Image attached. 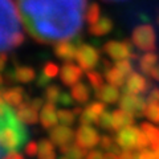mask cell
I'll list each match as a JSON object with an SVG mask.
<instances>
[{
    "instance_id": "obj_1",
    "label": "cell",
    "mask_w": 159,
    "mask_h": 159,
    "mask_svg": "<svg viewBox=\"0 0 159 159\" xmlns=\"http://www.w3.org/2000/svg\"><path fill=\"white\" fill-rule=\"evenodd\" d=\"M29 36L51 44L77 36L86 13V0H17Z\"/></svg>"
},
{
    "instance_id": "obj_2",
    "label": "cell",
    "mask_w": 159,
    "mask_h": 159,
    "mask_svg": "<svg viewBox=\"0 0 159 159\" xmlns=\"http://www.w3.org/2000/svg\"><path fill=\"white\" fill-rule=\"evenodd\" d=\"M28 130L6 101L0 103V157L4 159L11 152H17L25 145Z\"/></svg>"
},
{
    "instance_id": "obj_3",
    "label": "cell",
    "mask_w": 159,
    "mask_h": 159,
    "mask_svg": "<svg viewBox=\"0 0 159 159\" xmlns=\"http://www.w3.org/2000/svg\"><path fill=\"white\" fill-rule=\"evenodd\" d=\"M2 4V53H7L13 48L21 45L24 34L20 29V16L13 0H0Z\"/></svg>"
},
{
    "instance_id": "obj_4",
    "label": "cell",
    "mask_w": 159,
    "mask_h": 159,
    "mask_svg": "<svg viewBox=\"0 0 159 159\" xmlns=\"http://www.w3.org/2000/svg\"><path fill=\"white\" fill-rule=\"evenodd\" d=\"M131 39L134 45L145 52H152L155 49V31L150 24H142L134 28Z\"/></svg>"
},
{
    "instance_id": "obj_5",
    "label": "cell",
    "mask_w": 159,
    "mask_h": 159,
    "mask_svg": "<svg viewBox=\"0 0 159 159\" xmlns=\"http://www.w3.org/2000/svg\"><path fill=\"white\" fill-rule=\"evenodd\" d=\"M103 52L107 53L109 57H111L116 61L119 60H125V58H137V56L134 54V49H133V44L130 41H125L119 43V41H107L103 45Z\"/></svg>"
},
{
    "instance_id": "obj_6",
    "label": "cell",
    "mask_w": 159,
    "mask_h": 159,
    "mask_svg": "<svg viewBox=\"0 0 159 159\" xmlns=\"http://www.w3.org/2000/svg\"><path fill=\"white\" fill-rule=\"evenodd\" d=\"M76 60L80 64V66L82 68V70L90 72L93 68H96L99 61V52L89 44H81L78 47Z\"/></svg>"
},
{
    "instance_id": "obj_7",
    "label": "cell",
    "mask_w": 159,
    "mask_h": 159,
    "mask_svg": "<svg viewBox=\"0 0 159 159\" xmlns=\"http://www.w3.org/2000/svg\"><path fill=\"white\" fill-rule=\"evenodd\" d=\"M147 99H145L139 94H131V93H123L122 97L119 98V106L122 110L129 111L134 116H143L145 107L147 105Z\"/></svg>"
},
{
    "instance_id": "obj_8",
    "label": "cell",
    "mask_w": 159,
    "mask_h": 159,
    "mask_svg": "<svg viewBox=\"0 0 159 159\" xmlns=\"http://www.w3.org/2000/svg\"><path fill=\"white\" fill-rule=\"evenodd\" d=\"M81 45V40L77 37L76 40H64V41H58L54 44L53 47V53L56 54V57L64 61H73L77 57V51L78 47Z\"/></svg>"
},
{
    "instance_id": "obj_9",
    "label": "cell",
    "mask_w": 159,
    "mask_h": 159,
    "mask_svg": "<svg viewBox=\"0 0 159 159\" xmlns=\"http://www.w3.org/2000/svg\"><path fill=\"white\" fill-rule=\"evenodd\" d=\"M99 134L94 127L81 125L76 131V143L84 148H93L99 143Z\"/></svg>"
},
{
    "instance_id": "obj_10",
    "label": "cell",
    "mask_w": 159,
    "mask_h": 159,
    "mask_svg": "<svg viewBox=\"0 0 159 159\" xmlns=\"http://www.w3.org/2000/svg\"><path fill=\"white\" fill-rule=\"evenodd\" d=\"M152 84L150 81H146L145 77L138 73H131L127 77L126 84L123 86V93H131V94H141L147 92L151 88Z\"/></svg>"
},
{
    "instance_id": "obj_11",
    "label": "cell",
    "mask_w": 159,
    "mask_h": 159,
    "mask_svg": "<svg viewBox=\"0 0 159 159\" xmlns=\"http://www.w3.org/2000/svg\"><path fill=\"white\" fill-rule=\"evenodd\" d=\"M105 111V103L103 102H93L84 109L81 116H80V122L81 125H89L92 126L93 123H98L99 117Z\"/></svg>"
},
{
    "instance_id": "obj_12",
    "label": "cell",
    "mask_w": 159,
    "mask_h": 159,
    "mask_svg": "<svg viewBox=\"0 0 159 159\" xmlns=\"http://www.w3.org/2000/svg\"><path fill=\"white\" fill-rule=\"evenodd\" d=\"M82 77V68L74 65L72 61L64 64L61 70H60V78L64 85L66 86H73L81 80Z\"/></svg>"
},
{
    "instance_id": "obj_13",
    "label": "cell",
    "mask_w": 159,
    "mask_h": 159,
    "mask_svg": "<svg viewBox=\"0 0 159 159\" xmlns=\"http://www.w3.org/2000/svg\"><path fill=\"white\" fill-rule=\"evenodd\" d=\"M138 130L139 129L133 127V126L122 129V130H119L118 134H117L116 142L122 148H125V150H133V148H137Z\"/></svg>"
},
{
    "instance_id": "obj_14",
    "label": "cell",
    "mask_w": 159,
    "mask_h": 159,
    "mask_svg": "<svg viewBox=\"0 0 159 159\" xmlns=\"http://www.w3.org/2000/svg\"><path fill=\"white\" fill-rule=\"evenodd\" d=\"M76 137V134L69 126L65 125H60V126H54L51 131H49V138L54 145L58 146H64L68 143H72V141Z\"/></svg>"
},
{
    "instance_id": "obj_15",
    "label": "cell",
    "mask_w": 159,
    "mask_h": 159,
    "mask_svg": "<svg viewBox=\"0 0 159 159\" xmlns=\"http://www.w3.org/2000/svg\"><path fill=\"white\" fill-rule=\"evenodd\" d=\"M40 121L44 129H53L56 126L58 121L56 105L53 102H47L41 109V114H40Z\"/></svg>"
},
{
    "instance_id": "obj_16",
    "label": "cell",
    "mask_w": 159,
    "mask_h": 159,
    "mask_svg": "<svg viewBox=\"0 0 159 159\" xmlns=\"http://www.w3.org/2000/svg\"><path fill=\"white\" fill-rule=\"evenodd\" d=\"M2 98L6 101L11 107H19L23 103L24 99V90L20 86H12L9 89H3Z\"/></svg>"
},
{
    "instance_id": "obj_17",
    "label": "cell",
    "mask_w": 159,
    "mask_h": 159,
    "mask_svg": "<svg viewBox=\"0 0 159 159\" xmlns=\"http://www.w3.org/2000/svg\"><path fill=\"white\" fill-rule=\"evenodd\" d=\"M16 114L24 123H27V125H34V123H37V121H39L37 110L32 106V103L29 101L23 102L21 105L17 107Z\"/></svg>"
},
{
    "instance_id": "obj_18",
    "label": "cell",
    "mask_w": 159,
    "mask_h": 159,
    "mask_svg": "<svg viewBox=\"0 0 159 159\" xmlns=\"http://www.w3.org/2000/svg\"><path fill=\"white\" fill-rule=\"evenodd\" d=\"M134 122V114L125 111L122 109L113 111V129L114 131H119L125 127L131 126Z\"/></svg>"
},
{
    "instance_id": "obj_19",
    "label": "cell",
    "mask_w": 159,
    "mask_h": 159,
    "mask_svg": "<svg viewBox=\"0 0 159 159\" xmlns=\"http://www.w3.org/2000/svg\"><path fill=\"white\" fill-rule=\"evenodd\" d=\"M96 97L98 99H101L103 103H116L119 101V90L117 86L111 85H103L101 89L96 90Z\"/></svg>"
},
{
    "instance_id": "obj_20",
    "label": "cell",
    "mask_w": 159,
    "mask_h": 159,
    "mask_svg": "<svg viewBox=\"0 0 159 159\" xmlns=\"http://www.w3.org/2000/svg\"><path fill=\"white\" fill-rule=\"evenodd\" d=\"M113 29V21L110 17H101L96 24L89 27V33L93 36H105Z\"/></svg>"
},
{
    "instance_id": "obj_21",
    "label": "cell",
    "mask_w": 159,
    "mask_h": 159,
    "mask_svg": "<svg viewBox=\"0 0 159 159\" xmlns=\"http://www.w3.org/2000/svg\"><path fill=\"white\" fill-rule=\"evenodd\" d=\"M13 77H15V81L20 82V84H28V82H32L34 77H36V73L31 66H25V65H21V66H16L13 70Z\"/></svg>"
},
{
    "instance_id": "obj_22",
    "label": "cell",
    "mask_w": 159,
    "mask_h": 159,
    "mask_svg": "<svg viewBox=\"0 0 159 159\" xmlns=\"http://www.w3.org/2000/svg\"><path fill=\"white\" fill-rule=\"evenodd\" d=\"M158 54L152 53V52H146L143 56L139 57V69H141V72L143 74H150L152 68L158 64Z\"/></svg>"
},
{
    "instance_id": "obj_23",
    "label": "cell",
    "mask_w": 159,
    "mask_h": 159,
    "mask_svg": "<svg viewBox=\"0 0 159 159\" xmlns=\"http://www.w3.org/2000/svg\"><path fill=\"white\" fill-rule=\"evenodd\" d=\"M105 76H106L107 82L111 84V85H114V86H117V88H121V86L123 88L125 84H126V80H127L126 74H123L117 66L107 69Z\"/></svg>"
},
{
    "instance_id": "obj_24",
    "label": "cell",
    "mask_w": 159,
    "mask_h": 159,
    "mask_svg": "<svg viewBox=\"0 0 159 159\" xmlns=\"http://www.w3.org/2000/svg\"><path fill=\"white\" fill-rule=\"evenodd\" d=\"M72 97L74 98V101H77L80 103H85L88 102L89 96H90V92H89L88 86L82 82H77L76 85L72 86V90H70Z\"/></svg>"
},
{
    "instance_id": "obj_25",
    "label": "cell",
    "mask_w": 159,
    "mask_h": 159,
    "mask_svg": "<svg viewBox=\"0 0 159 159\" xmlns=\"http://www.w3.org/2000/svg\"><path fill=\"white\" fill-rule=\"evenodd\" d=\"M39 159H56V154H54V146L52 141L48 139H43L39 143Z\"/></svg>"
},
{
    "instance_id": "obj_26",
    "label": "cell",
    "mask_w": 159,
    "mask_h": 159,
    "mask_svg": "<svg viewBox=\"0 0 159 159\" xmlns=\"http://www.w3.org/2000/svg\"><path fill=\"white\" fill-rule=\"evenodd\" d=\"M99 15H101V11H99V6L97 3H92L90 6L88 7L86 9V13H85V20L90 24V25H93V24H96L97 21L101 17H99Z\"/></svg>"
},
{
    "instance_id": "obj_27",
    "label": "cell",
    "mask_w": 159,
    "mask_h": 159,
    "mask_svg": "<svg viewBox=\"0 0 159 159\" xmlns=\"http://www.w3.org/2000/svg\"><path fill=\"white\" fill-rule=\"evenodd\" d=\"M143 116L147 117L150 121L159 123V103L158 102H147L143 111Z\"/></svg>"
},
{
    "instance_id": "obj_28",
    "label": "cell",
    "mask_w": 159,
    "mask_h": 159,
    "mask_svg": "<svg viewBox=\"0 0 159 159\" xmlns=\"http://www.w3.org/2000/svg\"><path fill=\"white\" fill-rule=\"evenodd\" d=\"M57 116H58V121L61 122V125H65V126H72L74 121H76V114L70 110H66V109L57 110Z\"/></svg>"
},
{
    "instance_id": "obj_29",
    "label": "cell",
    "mask_w": 159,
    "mask_h": 159,
    "mask_svg": "<svg viewBox=\"0 0 159 159\" xmlns=\"http://www.w3.org/2000/svg\"><path fill=\"white\" fill-rule=\"evenodd\" d=\"M65 157H68V159H85V157H88V152L86 148H84L76 143V145L70 146Z\"/></svg>"
},
{
    "instance_id": "obj_30",
    "label": "cell",
    "mask_w": 159,
    "mask_h": 159,
    "mask_svg": "<svg viewBox=\"0 0 159 159\" xmlns=\"http://www.w3.org/2000/svg\"><path fill=\"white\" fill-rule=\"evenodd\" d=\"M60 96H61V90H60V88L57 85H54L53 84V85L47 86V89H45V98H47L48 102H53V103L58 102Z\"/></svg>"
},
{
    "instance_id": "obj_31",
    "label": "cell",
    "mask_w": 159,
    "mask_h": 159,
    "mask_svg": "<svg viewBox=\"0 0 159 159\" xmlns=\"http://www.w3.org/2000/svg\"><path fill=\"white\" fill-rule=\"evenodd\" d=\"M141 130L148 137V139H150L151 143L157 142L159 139V130L157 127H154L152 125H150V123H142V125H141ZM151 143H150V145H151Z\"/></svg>"
},
{
    "instance_id": "obj_32",
    "label": "cell",
    "mask_w": 159,
    "mask_h": 159,
    "mask_svg": "<svg viewBox=\"0 0 159 159\" xmlns=\"http://www.w3.org/2000/svg\"><path fill=\"white\" fill-rule=\"evenodd\" d=\"M86 76H88L89 82H90V85L93 86L94 90H98V89H101L103 86V78L99 73L90 70V72H88Z\"/></svg>"
},
{
    "instance_id": "obj_33",
    "label": "cell",
    "mask_w": 159,
    "mask_h": 159,
    "mask_svg": "<svg viewBox=\"0 0 159 159\" xmlns=\"http://www.w3.org/2000/svg\"><path fill=\"white\" fill-rule=\"evenodd\" d=\"M98 126L102 129H106V130H111L113 129V113L103 111L102 116L99 117Z\"/></svg>"
},
{
    "instance_id": "obj_34",
    "label": "cell",
    "mask_w": 159,
    "mask_h": 159,
    "mask_svg": "<svg viewBox=\"0 0 159 159\" xmlns=\"http://www.w3.org/2000/svg\"><path fill=\"white\" fill-rule=\"evenodd\" d=\"M148 143H151V142H150V139H148V137H147L146 134L143 133L142 130H138V137H137V148H135V150H139V151L146 150L147 146H148Z\"/></svg>"
},
{
    "instance_id": "obj_35",
    "label": "cell",
    "mask_w": 159,
    "mask_h": 159,
    "mask_svg": "<svg viewBox=\"0 0 159 159\" xmlns=\"http://www.w3.org/2000/svg\"><path fill=\"white\" fill-rule=\"evenodd\" d=\"M116 66H117L123 74H126L127 77L133 73V65H131L130 60H127V58H125V60H119V61H117V62H116Z\"/></svg>"
},
{
    "instance_id": "obj_36",
    "label": "cell",
    "mask_w": 159,
    "mask_h": 159,
    "mask_svg": "<svg viewBox=\"0 0 159 159\" xmlns=\"http://www.w3.org/2000/svg\"><path fill=\"white\" fill-rule=\"evenodd\" d=\"M43 72L47 74V76L49 78H54L58 74V68L56 64H53V62H47L45 64V66H44L43 69Z\"/></svg>"
},
{
    "instance_id": "obj_37",
    "label": "cell",
    "mask_w": 159,
    "mask_h": 159,
    "mask_svg": "<svg viewBox=\"0 0 159 159\" xmlns=\"http://www.w3.org/2000/svg\"><path fill=\"white\" fill-rule=\"evenodd\" d=\"M116 143H117V142H116ZM116 143H114V141H113L111 137L105 135V137H101V141H99V146H101V148H102V150H105V151H111V148H113V146L116 145Z\"/></svg>"
},
{
    "instance_id": "obj_38",
    "label": "cell",
    "mask_w": 159,
    "mask_h": 159,
    "mask_svg": "<svg viewBox=\"0 0 159 159\" xmlns=\"http://www.w3.org/2000/svg\"><path fill=\"white\" fill-rule=\"evenodd\" d=\"M137 159H159V155L157 151H150V150H142L137 155Z\"/></svg>"
},
{
    "instance_id": "obj_39",
    "label": "cell",
    "mask_w": 159,
    "mask_h": 159,
    "mask_svg": "<svg viewBox=\"0 0 159 159\" xmlns=\"http://www.w3.org/2000/svg\"><path fill=\"white\" fill-rule=\"evenodd\" d=\"M73 101H74V98L72 97V94H69V93H61V96H60V99H58V102L61 103V105L64 106H72L73 105Z\"/></svg>"
},
{
    "instance_id": "obj_40",
    "label": "cell",
    "mask_w": 159,
    "mask_h": 159,
    "mask_svg": "<svg viewBox=\"0 0 159 159\" xmlns=\"http://www.w3.org/2000/svg\"><path fill=\"white\" fill-rule=\"evenodd\" d=\"M25 154L28 157H33V155H36V154H39V145L33 141L29 142L25 146Z\"/></svg>"
},
{
    "instance_id": "obj_41",
    "label": "cell",
    "mask_w": 159,
    "mask_h": 159,
    "mask_svg": "<svg viewBox=\"0 0 159 159\" xmlns=\"http://www.w3.org/2000/svg\"><path fill=\"white\" fill-rule=\"evenodd\" d=\"M51 80H52V78H49V77L47 76V74L41 70V73H40V74H39V77H37V81H36V84H37V86H40V88H44V86L49 85V82H51Z\"/></svg>"
},
{
    "instance_id": "obj_42",
    "label": "cell",
    "mask_w": 159,
    "mask_h": 159,
    "mask_svg": "<svg viewBox=\"0 0 159 159\" xmlns=\"http://www.w3.org/2000/svg\"><path fill=\"white\" fill-rule=\"evenodd\" d=\"M147 102H158L159 103V89L152 88L147 94Z\"/></svg>"
},
{
    "instance_id": "obj_43",
    "label": "cell",
    "mask_w": 159,
    "mask_h": 159,
    "mask_svg": "<svg viewBox=\"0 0 159 159\" xmlns=\"http://www.w3.org/2000/svg\"><path fill=\"white\" fill-rule=\"evenodd\" d=\"M103 158H105V155H103L101 151H98V150L90 151L88 154V157H86V159H103Z\"/></svg>"
},
{
    "instance_id": "obj_44",
    "label": "cell",
    "mask_w": 159,
    "mask_h": 159,
    "mask_svg": "<svg viewBox=\"0 0 159 159\" xmlns=\"http://www.w3.org/2000/svg\"><path fill=\"white\" fill-rule=\"evenodd\" d=\"M119 159H137V155H134L130 150H125L119 154Z\"/></svg>"
},
{
    "instance_id": "obj_45",
    "label": "cell",
    "mask_w": 159,
    "mask_h": 159,
    "mask_svg": "<svg viewBox=\"0 0 159 159\" xmlns=\"http://www.w3.org/2000/svg\"><path fill=\"white\" fill-rule=\"evenodd\" d=\"M31 103H32V106L36 109V110H39V109H43V106H44L43 98H33L31 101Z\"/></svg>"
},
{
    "instance_id": "obj_46",
    "label": "cell",
    "mask_w": 159,
    "mask_h": 159,
    "mask_svg": "<svg viewBox=\"0 0 159 159\" xmlns=\"http://www.w3.org/2000/svg\"><path fill=\"white\" fill-rule=\"evenodd\" d=\"M150 76L154 78V80H157V81H159V62L155 66L152 68V70L150 73Z\"/></svg>"
},
{
    "instance_id": "obj_47",
    "label": "cell",
    "mask_w": 159,
    "mask_h": 159,
    "mask_svg": "<svg viewBox=\"0 0 159 159\" xmlns=\"http://www.w3.org/2000/svg\"><path fill=\"white\" fill-rule=\"evenodd\" d=\"M4 159H24V157L21 155V154H19V152H11Z\"/></svg>"
},
{
    "instance_id": "obj_48",
    "label": "cell",
    "mask_w": 159,
    "mask_h": 159,
    "mask_svg": "<svg viewBox=\"0 0 159 159\" xmlns=\"http://www.w3.org/2000/svg\"><path fill=\"white\" fill-rule=\"evenodd\" d=\"M103 159H119V157H117V154H113V152H107L105 158Z\"/></svg>"
},
{
    "instance_id": "obj_49",
    "label": "cell",
    "mask_w": 159,
    "mask_h": 159,
    "mask_svg": "<svg viewBox=\"0 0 159 159\" xmlns=\"http://www.w3.org/2000/svg\"><path fill=\"white\" fill-rule=\"evenodd\" d=\"M157 24H158V25H159V13L157 15Z\"/></svg>"
},
{
    "instance_id": "obj_50",
    "label": "cell",
    "mask_w": 159,
    "mask_h": 159,
    "mask_svg": "<svg viewBox=\"0 0 159 159\" xmlns=\"http://www.w3.org/2000/svg\"><path fill=\"white\" fill-rule=\"evenodd\" d=\"M105 2H122V0H105Z\"/></svg>"
},
{
    "instance_id": "obj_51",
    "label": "cell",
    "mask_w": 159,
    "mask_h": 159,
    "mask_svg": "<svg viewBox=\"0 0 159 159\" xmlns=\"http://www.w3.org/2000/svg\"><path fill=\"white\" fill-rule=\"evenodd\" d=\"M61 159H68V157H62V158H61Z\"/></svg>"
}]
</instances>
